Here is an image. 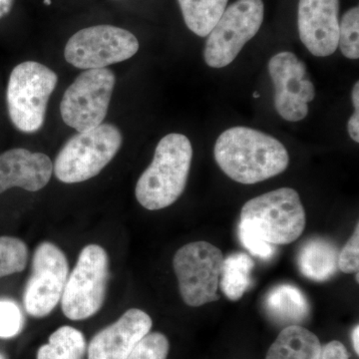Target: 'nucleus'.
<instances>
[{"instance_id": "1", "label": "nucleus", "mask_w": 359, "mask_h": 359, "mask_svg": "<svg viewBox=\"0 0 359 359\" xmlns=\"http://www.w3.org/2000/svg\"><path fill=\"white\" fill-rule=\"evenodd\" d=\"M214 156L229 178L245 185L278 176L290 164L289 153L280 141L248 127H233L219 135Z\"/></svg>"}, {"instance_id": "2", "label": "nucleus", "mask_w": 359, "mask_h": 359, "mask_svg": "<svg viewBox=\"0 0 359 359\" xmlns=\"http://www.w3.org/2000/svg\"><path fill=\"white\" fill-rule=\"evenodd\" d=\"M193 147L183 134H168L156 147L154 158L137 182L136 199L149 211L173 205L185 191Z\"/></svg>"}, {"instance_id": "3", "label": "nucleus", "mask_w": 359, "mask_h": 359, "mask_svg": "<svg viewBox=\"0 0 359 359\" xmlns=\"http://www.w3.org/2000/svg\"><path fill=\"white\" fill-rule=\"evenodd\" d=\"M241 224L269 244L289 245L304 233L306 211L297 191L280 188L248 201L241 212Z\"/></svg>"}, {"instance_id": "4", "label": "nucleus", "mask_w": 359, "mask_h": 359, "mask_svg": "<svg viewBox=\"0 0 359 359\" xmlns=\"http://www.w3.org/2000/svg\"><path fill=\"white\" fill-rule=\"evenodd\" d=\"M123 137L112 124L78 132L59 151L53 171L59 181L76 184L97 176L121 148Z\"/></svg>"}, {"instance_id": "5", "label": "nucleus", "mask_w": 359, "mask_h": 359, "mask_svg": "<svg viewBox=\"0 0 359 359\" xmlns=\"http://www.w3.org/2000/svg\"><path fill=\"white\" fill-rule=\"evenodd\" d=\"M57 81L54 71L35 61H25L14 67L7 85L6 101L16 129L29 134L41 129Z\"/></svg>"}, {"instance_id": "6", "label": "nucleus", "mask_w": 359, "mask_h": 359, "mask_svg": "<svg viewBox=\"0 0 359 359\" xmlns=\"http://www.w3.org/2000/svg\"><path fill=\"white\" fill-rule=\"evenodd\" d=\"M108 280L107 252L100 245H86L68 276L61 297V309L66 318L83 320L98 313L105 302Z\"/></svg>"}, {"instance_id": "7", "label": "nucleus", "mask_w": 359, "mask_h": 359, "mask_svg": "<svg viewBox=\"0 0 359 359\" xmlns=\"http://www.w3.org/2000/svg\"><path fill=\"white\" fill-rule=\"evenodd\" d=\"M224 255L216 245L199 241L177 250L173 268L184 302L198 308L218 302Z\"/></svg>"}, {"instance_id": "8", "label": "nucleus", "mask_w": 359, "mask_h": 359, "mask_svg": "<svg viewBox=\"0 0 359 359\" xmlns=\"http://www.w3.org/2000/svg\"><path fill=\"white\" fill-rule=\"evenodd\" d=\"M263 0H238L226 7L208 35L204 49L205 63L212 68L230 65L263 25Z\"/></svg>"}, {"instance_id": "9", "label": "nucleus", "mask_w": 359, "mask_h": 359, "mask_svg": "<svg viewBox=\"0 0 359 359\" xmlns=\"http://www.w3.org/2000/svg\"><path fill=\"white\" fill-rule=\"evenodd\" d=\"M116 83L108 68L84 71L66 90L60 113L66 125L77 132L88 131L102 124Z\"/></svg>"}, {"instance_id": "10", "label": "nucleus", "mask_w": 359, "mask_h": 359, "mask_svg": "<svg viewBox=\"0 0 359 359\" xmlns=\"http://www.w3.org/2000/svg\"><path fill=\"white\" fill-rule=\"evenodd\" d=\"M138 50V39L133 33L113 25H95L71 36L65 56L79 69H100L133 57Z\"/></svg>"}, {"instance_id": "11", "label": "nucleus", "mask_w": 359, "mask_h": 359, "mask_svg": "<svg viewBox=\"0 0 359 359\" xmlns=\"http://www.w3.org/2000/svg\"><path fill=\"white\" fill-rule=\"evenodd\" d=\"M68 276L69 264L60 248L50 242L37 245L23 294L26 313L37 318L51 313L62 297Z\"/></svg>"}, {"instance_id": "12", "label": "nucleus", "mask_w": 359, "mask_h": 359, "mask_svg": "<svg viewBox=\"0 0 359 359\" xmlns=\"http://www.w3.org/2000/svg\"><path fill=\"white\" fill-rule=\"evenodd\" d=\"M269 72L275 88L273 102L278 114L289 122L304 120L309 114V103L316 97L304 61L292 52H280L269 60Z\"/></svg>"}, {"instance_id": "13", "label": "nucleus", "mask_w": 359, "mask_h": 359, "mask_svg": "<svg viewBox=\"0 0 359 359\" xmlns=\"http://www.w3.org/2000/svg\"><path fill=\"white\" fill-rule=\"evenodd\" d=\"M297 27L299 39L313 55H332L339 47V0H299Z\"/></svg>"}, {"instance_id": "14", "label": "nucleus", "mask_w": 359, "mask_h": 359, "mask_svg": "<svg viewBox=\"0 0 359 359\" xmlns=\"http://www.w3.org/2000/svg\"><path fill=\"white\" fill-rule=\"evenodd\" d=\"M153 321L148 313L131 309L116 323L99 332L90 341L88 359H127L150 332Z\"/></svg>"}, {"instance_id": "15", "label": "nucleus", "mask_w": 359, "mask_h": 359, "mask_svg": "<svg viewBox=\"0 0 359 359\" xmlns=\"http://www.w3.org/2000/svg\"><path fill=\"white\" fill-rule=\"evenodd\" d=\"M52 172L53 164L48 156L11 149L0 155V194L14 187L37 192L49 183Z\"/></svg>"}, {"instance_id": "16", "label": "nucleus", "mask_w": 359, "mask_h": 359, "mask_svg": "<svg viewBox=\"0 0 359 359\" xmlns=\"http://www.w3.org/2000/svg\"><path fill=\"white\" fill-rule=\"evenodd\" d=\"M321 348L313 332L299 325H289L269 347L266 359H320Z\"/></svg>"}, {"instance_id": "17", "label": "nucleus", "mask_w": 359, "mask_h": 359, "mask_svg": "<svg viewBox=\"0 0 359 359\" xmlns=\"http://www.w3.org/2000/svg\"><path fill=\"white\" fill-rule=\"evenodd\" d=\"M339 252L330 241L311 238L299 250V268L302 275L316 282H325L337 271Z\"/></svg>"}, {"instance_id": "18", "label": "nucleus", "mask_w": 359, "mask_h": 359, "mask_svg": "<svg viewBox=\"0 0 359 359\" xmlns=\"http://www.w3.org/2000/svg\"><path fill=\"white\" fill-rule=\"evenodd\" d=\"M266 308L269 316L282 325H299L308 318L309 313L306 295L292 285L273 287L266 295Z\"/></svg>"}, {"instance_id": "19", "label": "nucleus", "mask_w": 359, "mask_h": 359, "mask_svg": "<svg viewBox=\"0 0 359 359\" xmlns=\"http://www.w3.org/2000/svg\"><path fill=\"white\" fill-rule=\"evenodd\" d=\"M255 263L245 252H233L224 259L219 287L226 299L240 301L252 285Z\"/></svg>"}, {"instance_id": "20", "label": "nucleus", "mask_w": 359, "mask_h": 359, "mask_svg": "<svg viewBox=\"0 0 359 359\" xmlns=\"http://www.w3.org/2000/svg\"><path fill=\"white\" fill-rule=\"evenodd\" d=\"M229 0H178L187 27L207 37L226 11Z\"/></svg>"}, {"instance_id": "21", "label": "nucleus", "mask_w": 359, "mask_h": 359, "mask_svg": "<svg viewBox=\"0 0 359 359\" xmlns=\"http://www.w3.org/2000/svg\"><path fill=\"white\" fill-rule=\"evenodd\" d=\"M86 351V340L80 330L61 327L49 337V342L39 349L37 359H81Z\"/></svg>"}, {"instance_id": "22", "label": "nucleus", "mask_w": 359, "mask_h": 359, "mask_svg": "<svg viewBox=\"0 0 359 359\" xmlns=\"http://www.w3.org/2000/svg\"><path fill=\"white\" fill-rule=\"evenodd\" d=\"M28 248L20 238L0 237V278L25 271Z\"/></svg>"}, {"instance_id": "23", "label": "nucleus", "mask_w": 359, "mask_h": 359, "mask_svg": "<svg viewBox=\"0 0 359 359\" xmlns=\"http://www.w3.org/2000/svg\"><path fill=\"white\" fill-rule=\"evenodd\" d=\"M339 46L342 54L348 59L359 58V8L349 9L339 23Z\"/></svg>"}, {"instance_id": "24", "label": "nucleus", "mask_w": 359, "mask_h": 359, "mask_svg": "<svg viewBox=\"0 0 359 359\" xmlns=\"http://www.w3.org/2000/svg\"><path fill=\"white\" fill-rule=\"evenodd\" d=\"M169 351L166 335L153 332L140 340L127 359H167Z\"/></svg>"}, {"instance_id": "25", "label": "nucleus", "mask_w": 359, "mask_h": 359, "mask_svg": "<svg viewBox=\"0 0 359 359\" xmlns=\"http://www.w3.org/2000/svg\"><path fill=\"white\" fill-rule=\"evenodd\" d=\"M25 325L18 304L9 299H0V337L11 339L21 332Z\"/></svg>"}, {"instance_id": "26", "label": "nucleus", "mask_w": 359, "mask_h": 359, "mask_svg": "<svg viewBox=\"0 0 359 359\" xmlns=\"http://www.w3.org/2000/svg\"><path fill=\"white\" fill-rule=\"evenodd\" d=\"M238 236L241 242L245 245V249L255 257H261L263 259H269L276 254L275 245L269 244L263 238H259L257 233L250 230L249 228L240 223L238 226Z\"/></svg>"}, {"instance_id": "27", "label": "nucleus", "mask_w": 359, "mask_h": 359, "mask_svg": "<svg viewBox=\"0 0 359 359\" xmlns=\"http://www.w3.org/2000/svg\"><path fill=\"white\" fill-rule=\"evenodd\" d=\"M337 268L344 273H356L359 269V224L353 236L342 248L337 259Z\"/></svg>"}, {"instance_id": "28", "label": "nucleus", "mask_w": 359, "mask_h": 359, "mask_svg": "<svg viewBox=\"0 0 359 359\" xmlns=\"http://www.w3.org/2000/svg\"><path fill=\"white\" fill-rule=\"evenodd\" d=\"M353 115L347 123L349 136L354 142H359V82H356L353 89Z\"/></svg>"}, {"instance_id": "29", "label": "nucleus", "mask_w": 359, "mask_h": 359, "mask_svg": "<svg viewBox=\"0 0 359 359\" xmlns=\"http://www.w3.org/2000/svg\"><path fill=\"white\" fill-rule=\"evenodd\" d=\"M320 359H349V354L344 344L334 340L321 348Z\"/></svg>"}, {"instance_id": "30", "label": "nucleus", "mask_w": 359, "mask_h": 359, "mask_svg": "<svg viewBox=\"0 0 359 359\" xmlns=\"http://www.w3.org/2000/svg\"><path fill=\"white\" fill-rule=\"evenodd\" d=\"M14 0H0V20L11 13Z\"/></svg>"}, {"instance_id": "31", "label": "nucleus", "mask_w": 359, "mask_h": 359, "mask_svg": "<svg viewBox=\"0 0 359 359\" xmlns=\"http://www.w3.org/2000/svg\"><path fill=\"white\" fill-rule=\"evenodd\" d=\"M359 327L356 325L355 327L353 328V344L354 351H355L356 354H359Z\"/></svg>"}, {"instance_id": "32", "label": "nucleus", "mask_w": 359, "mask_h": 359, "mask_svg": "<svg viewBox=\"0 0 359 359\" xmlns=\"http://www.w3.org/2000/svg\"><path fill=\"white\" fill-rule=\"evenodd\" d=\"M252 97H254V98H259V97H261V95H259V93H257V92H255L254 93V95H252Z\"/></svg>"}, {"instance_id": "33", "label": "nucleus", "mask_w": 359, "mask_h": 359, "mask_svg": "<svg viewBox=\"0 0 359 359\" xmlns=\"http://www.w3.org/2000/svg\"><path fill=\"white\" fill-rule=\"evenodd\" d=\"M45 4H51V0H44Z\"/></svg>"}, {"instance_id": "34", "label": "nucleus", "mask_w": 359, "mask_h": 359, "mask_svg": "<svg viewBox=\"0 0 359 359\" xmlns=\"http://www.w3.org/2000/svg\"><path fill=\"white\" fill-rule=\"evenodd\" d=\"M0 359H6V358L4 355V354L0 353Z\"/></svg>"}]
</instances>
